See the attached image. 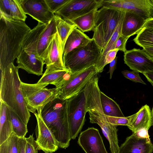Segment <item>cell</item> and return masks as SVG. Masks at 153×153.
<instances>
[{"label":"cell","mask_w":153,"mask_h":153,"mask_svg":"<svg viewBox=\"0 0 153 153\" xmlns=\"http://www.w3.org/2000/svg\"><path fill=\"white\" fill-rule=\"evenodd\" d=\"M31 30L25 22L7 17L0 12V68L3 71L19 55L23 41Z\"/></svg>","instance_id":"1"},{"label":"cell","mask_w":153,"mask_h":153,"mask_svg":"<svg viewBox=\"0 0 153 153\" xmlns=\"http://www.w3.org/2000/svg\"><path fill=\"white\" fill-rule=\"evenodd\" d=\"M18 69L11 63L1 72L0 102L13 111L27 125L31 115L25 101Z\"/></svg>","instance_id":"2"},{"label":"cell","mask_w":153,"mask_h":153,"mask_svg":"<svg viewBox=\"0 0 153 153\" xmlns=\"http://www.w3.org/2000/svg\"><path fill=\"white\" fill-rule=\"evenodd\" d=\"M68 100L57 98L40 111L44 122L53 134L59 148L66 149L70 137L68 114Z\"/></svg>","instance_id":"3"},{"label":"cell","mask_w":153,"mask_h":153,"mask_svg":"<svg viewBox=\"0 0 153 153\" xmlns=\"http://www.w3.org/2000/svg\"><path fill=\"white\" fill-rule=\"evenodd\" d=\"M47 25L38 22L25 36L21 51L17 58V67L19 69L29 74L43 75L44 61L39 55L38 48L39 38Z\"/></svg>","instance_id":"4"},{"label":"cell","mask_w":153,"mask_h":153,"mask_svg":"<svg viewBox=\"0 0 153 153\" xmlns=\"http://www.w3.org/2000/svg\"><path fill=\"white\" fill-rule=\"evenodd\" d=\"M125 12L103 7L96 11L92 39L102 51L124 18Z\"/></svg>","instance_id":"5"},{"label":"cell","mask_w":153,"mask_h":153,"mask_svg":"<svg viewBox=\"0 0 153 153\" xmlns=\"http://www.w3.org/2000/svg\"><path fill=\"white\" fill-rule=\"evenodd\" d=\"M92 39L85 46L75 49L63 57L66 69L74 73L97 65L102 51Z\"/></svg>","instance_id":"6"},{"label":"cell","mask_w":153,"mask_h":153,"mask_svg":"<svg viewBox=\"0 0 153 153\" xmlns=\"http://www.w3.org/2000/svg\"><path fill=\"white\" fill-rule=\"evenodd\" d=\"M25 103L28 111L33 114L41 111L48 103L58 98L59 89H49L46 84H28L21 82Z\"/></svg>","instance_id":"7"},{"label":"cell","mask_w":153,"mask_h":153,"mask_svg":"<svg viewBox=\"0 0 153 153\" xmlns=\"http://www.w3.org/2000/svg\"><path fill=\"white\" fill-rule=\"evenodd\" d=\"M98 74L96 65L74 73L69 71L58 88V98L68 100L78 94Z\"/></svg>","instance_id":"8"},{"label":"cell","mask_w":153,"mask_h":153,"mask_svg":"<svg viewBox=\"0 0 153 153\" xmlns=\"http://www.w3.org/2000/svg\"><path fill=\"white\" fill-rule=\"evenodd\" d=\"M89 83L78 94L68 100V118L71 139L76 138L85 124Z\"/></svg>","instance_id":"9"},{"label":"cell","mask_w":153,"mask_h":153,"mask_svg":"<svg viewBox=\"0 0 153 153\" xmlns=\"http://www.w3.org/2000/svg\"><path fill=\"white\" fill-rule=\"evenodd\" d=\"M102 0H69L55 14L69 22L102 7Z\"/></svg>","instance_id":"10"},{"label":"cell","mask_w":153,"mask_h":153,"mask_svg":"<svg viewBox=\"0 0 153 153\" xmlns=\"http://www.w3.org/2000/svg\"><path fill=\"white\" fill-rule=\"evenodd\" d=\"M61 41L57 32L53 36L43 57L46 70L44 73L66 69L63 59Z\"/></svg>","instance_id":"11"},{"label":"cell","mask_w":153,"mask_h":153,"mask_svg":"<svg viewBox=\"0 0 153 153\" xmlns=\"http://www.w3.org/2000/svg\"><path fill=\"white\" fill-rule=\"evenodd\" d=\"M124 61L131 69L143 74L153 71V59L143 49L127 50L124 53Z\"/></svg>","instance_id":"12"},{"label":"cell","mask_w":153,"mask_h":153,"mask_svg":"<svg viewBox=\"0 0 153 153\" xmlns=\"http://www.w3.org/2000/svg\"><path fill=\"white\" fill-rule=\"evenodd\" d=\"M34 114L37 120L36 141L39 150H42L45 153L55 152L59 147L53 134L44 122L40 111Z\"/></svg>","instance_id":"13"},{"label":"cell","mask_w":153,"mask_h":153,"mask_svg":"<svg viewBox=\"0 0 153 153\" xmlns=\"http://www.w3.org/2000/svg\"><path fill=\"white\" fill-rule=\"evenodd\" d=\"M18 0L24 13L39 22L47 25L55 17L45 0Z\"/></svg>","instance_id":"14"},{"label":"cell","mask_w":153,"mask_h":153,"mask_svg":"<svg viewBox=\"0 0 153 153\" xmlns=\"http://www.w3.org/2000/svg\"><path fill=\"white\" fill-rule=\"evenodd\" d=\"M77 143L85 153H108L99 131L93 127L81 132Z\"/></svg>","instance_id":"15"},{"label":"cell","mask_w":153,"mask_h":153,"mask_svg":"<svg viewBox=\"0 0 153 153\" xmlns=\"http://www.w3.org/2000/svg\"><path fill=\"white\" fill-rule=\"evenodd\" d=\"M153 145L149 137H140L133 133L120 147L117 153H152Z\"/></svg>","instance_id":"16"},{"label":"cell","mask_w":153,"mask_h":153,"mask_svg":"<svg viewBox=\"0 0 153 153\" xmlns=\"http://www.w3.org/2000/svg\"><path fill=\"white\" fill-rule=\"evenodd\" d=\"M118 9L135 13L146 20L153 18V6L150 0H119Z\"/></svg>","instance_id":"17"},{"label":"cell","mask_w":153,"mask_h":153,"mask_svg":"<svg viewBox=\"0 0 153 153\" xmlns=\"http://www.w3.org/2000/svg\"><path fill=\"white\" fill-rule=\"evenodd\" d=\"M128 118L129 123L128 127L133 133L143 130L148 131L153 125L152 111L147 105L143 106L137 112Z\"/></svg>","instance_id":"18"},{"label":"cell","mask_w":153,"mask_h":153,"mask_svg":"<svg viewBox=\"0 0 153 153\" xmlns=\"http://www.w3.org/2000/svg\"><path fill=\"white\" fill-rule=\"evenodd\" d=\"M146 20L133 13L126 12L123 21L121 34L130 37L137 34L143 27Z\"/></svg>","instance_id":"19"},{"label":"cell","mask_w":153,"mask_h":153,"mask_svg":"<svg viewBox=\"0 0 153 153\" xmlns=\"http://www.w3.org/2000/svg\"><path fill=\"white\" fill-rule=\"evenodd\" d=\"M92 39L76 27L75 28L66 41L63 51V56L75 49L85 46Z\"/></svg>","instance_id":"20"},{"label":"cell","mask_w":153,"mask_h":153,"mask_svg":"<svg viewBox=\"0 0 153 153\" xmlns=\"http://www.w3.org/2000/svg\"><path fill=\"white\" fill-rule=\"evenodd\" d=\"M13 133L8 107L0 102V145L6 141Z\"/></svg>","instance_id":"21"},{"label":"cell","mask_w":153,"mask_h":153,"mask_svg":"<svg viewBox=\"0 0 153 153\" xmlns=\"http://www.w3.org/2000/svg\"><path fill=\"white\" fill-rule=\"evenodd\" d=\"M57 32L54 17L48 25L39 39L38 48V52L39 56L43 60L47 49L53 36Z\"/></svg>","instance_id":"22"},{"label":"cell","mask_w":153,"mask_h":153,"mask_svg":"<svg viewBox=\"0 0 153 153\" xmlns=\"http://www.w3.org/2000/svg\"><path fill=\"white\" fill-rule=\"evenodd\" d=\"M100 98L102 108L105 116L125 117L119 105L101 91L100 92Z\"/></svg>","instance_id":"23"},{"label":"cell","mask_w":153,"mask_h":153,"mask_svg":"<svg viewBox=\"0 0 153 153\" xmlns=\"http://www.w3.org/2000/svg\"><path fill=\"white\" fill-rule=\"evenodd\" d=\"M124 18L120 22L105 47L102 51L101 56L96 65L98 74L101 73L103 71L104 68L105 66V60L106 54L110 51L114 49L116 42L119 37L122 35V27Z\"/></svg>","instance_id":"24"},{"label":"cell","mask_w":153,"mask_h":153,"mask_svg":"<svg viewBox=\"0 0 153 153\" xmlns=\"http://www.w3.org/2000/svg\"><path fill=\"white\" fill-rule=\"evenodd\" d=\"M94 10L76 18L69 22L75 25L79 30L84 33L93 30L96 11Z\"/></svg>","instance_id":"25"},{"label":"cell","mask_w":153,"mask_h":153,"mask_svg":"<svg viewBox=\"0 0 153 153\" xmlns=\"http://www.w3.org/2000/svg\"><path fill=\"white\" fill-rule=\"evenodd\" d=\"M55 18L56 28L61 40L62 49L63 52L67 38L72 30L76 27L57 15L55 14Z\"/></svg>","instance_id":"26"},{"label":"cell","mask_w":153,"mask_h":153,"mask_svg":"<svg viewBox=\"0 0 153 153\" xmlns=\"http://www.w3.org/2000/svg\"><path fill=\"white\" fill-rule=\"evenodd\" d=\"M69 71L65 69L44 73L37 83L50 84L55 85L56 88H57L63 81L65 74Z\"/></svg>","instance_id":"27"},{"label":"cell","mask_w":153,"mask_h":153,"mask_svg":"<svg viewBox=\"0 0 153 153\" xmlns=\"http://www.w3.org/2000/svg\"><path fill=\"white\" fill-rule=\"evenodd\" d=\"M8 107L12 125V133L18 137H25L28 132L27 125L16 113Z\"/></svg>","instance_id":"28"},{"label":"cell","mask_w":153,"mask_h":153,"mask_svg":"<svg viewBox=\"0 0 153 153\" xmlns=\"http://www.w3.org/2000/svg\"><path fill=\"white\" fill-rule=\"evenodd\" d=\"M133 41L142 48L146 46L153 47V29L143 27Z\"/></svg>","instance_id":"29"},{"label":"cell","mask_w":153,"mask_h":153,"mask_svg":"<svg viewBox=\"0 0 153 153\" xmlns=\"http://www.w3.org/2000/svg\"><path fill=\"white\" fill-rule=\"evenodd\" d=\"M18 137L13 133L8 139L0 145V153H18Z\"/></svg>","instance_id":"30"},{"label":"cell","mask_w":153,"mask_h":153,"mask_svg":"<svg viewBox=\"0 0 153 153\" xmlns=\"http://www.w3.org/2000/svg\"><path fill=\"white\" fill-rule=\"evenodd\" d=\"M27 16L18 0H10V18L25 22Z\"/></svg>","instance_id":"31"},{"label":"cell","mask_w":153,"mask_h":153,"mask_svg":"<svg viewBox=\"0 0 153 153\" xmlns=\"http://www.w3.org/2000/svg\"><path fill=\"white\" fill-rule=\"evenodd\" d=\"M25 139L26 153H38L39 148L33 134L30 135L28 137H25Z\"/></svg>","instance_id":"32"},{"label":"cell","mask_w":153,"mask_h":153,"mask_svg":"<svg viewBox=\"0 0 153 153\" xmlns=\"http://www.w3.org/2000/svg\"><path fill=\"white\" fill-rule=\"evenodd\" d=\"M50 10L55 14L69 0H45Z\"/></svg>","instance_id":"33"},{"label":"cell","mask_w":153,"mask_h":153,"mask_svg":"<svg viewBox=\"0 0 153 153\" xmlns=\"http://www.w3.org/2000/svg\"><path fill=\"white\" fill-rule=\"evenodd\" d=\"M121 72L125 77L133 82L146 84L140 76L139 72L138 71L125 70L122 71Z\"/></svg>","instance_id":"34"},{"label":"cell","mask_w":153,"mask_h":153,"mask_svg":"<svg viewBox=\"0 0 153 153\" xmlns=\"http://www.w3.org/2000/svg\"><path fill=\"white\" fill-rule=\"evenodd\" d=\"M108 122L110 124L117 126H128L129 124L128 117H116L105 116Z\"/></svg>","instance_id":"35"},{"label":"cell","mask_w":153,"mask_h":153,"mask_svg":"<svg viewBox=\"0 0 153 153\" xmlns=\"http://www.w3.org/2000/svg\"><path fill=\"white\" fill-rule=\"evenodd\" d=\"M10 0H0V12L7 17L10 18Z\"/></svg>","instance_id":"36"},{"label":"cell","mask_w":153,"mask_h":153,"mask_svg":"<svg viewBox=\"0 0 153 153\" xmlns=\"http://www.w3.org/2000/svg\"><path fill=\"white\" fill-rule=\"evenodd\" d=\"M129 38L122 35H121L116 42L114 49H117L124 53L126 52L127 51L126 45L127 41Z\"/></svg>","instance_id":"37"},{"label":"cell","mask_w":153,"mask_h":153,"mask_svg":"<svg viewBox=\"0 0 153 153\" xmlns=\"http://www.w3.org/2000/svg\"><path fill=\"white\" fill-rule=\"evenodd\" d=\"M118 51V50L117 49H114L110 50L107 53L105 60V65L109 63L115 58L117 53Z\"/></svg>","instance_id":"38"},{"label":"cell","mask_w":153,"mask_h":153,"mask_svg":"<svg viewBox=\"0 0 153 153\" xmlns=\"http://www.w3.org/2000/svg\"><path fill=\"white\" fill-rule=\"evenodd\" d=\"M26 140L25 137H18V153H26Z\"/></svg>","instance_id":"39"},{"label":"cell","mask_w":153,"mask_h":153,"mask_svg":"<svg viewBox=\"0 0 153 153\" xmlns=\"http://www.w3.org/2000/svg\"><path fill=\"white\" fill-rule=\"evenodd\" d=\"M117 56H116L115 58L109 63V69L107 73L110 74V79H111L114 73V72L116 68Z\"/></svg>","instance_id":"40"},{"label":"cell","mask_w":153,"mask_h":153,"mask_svg":"<svg viewBox=\"0 0 153 153\" xmlns=\"http://www.w3.org/2000/svg\"><path fill=\"white\" fill-rule=\"evenodd\" d=\"M143 74L148 81L152 84L153 86V71L148 72Z\"/></svg>","instance_id":"41"},{"label":"cell","mask_w":153,"mask_h":153,"mask_svg":"<svg viewBox=\"0 0 153 153\" xmlns=\"http://www.w3.org/2000/svg\"><path fill=\"white\" fill-rule=\"evenodd\" d=\"M142 48L153 59V47L146 46Z\"/></svg>","instance_id":"42"},{"label":"cell","mask_w":153,"mask_h":153,"mask_svg":"<svg viewBox=\"0 0 153 153\" xmlns=\"http://www.w3.org/2000/svg\"><path fill=\"white\" fill-rule=\"evenodd\" d=\"M143 27L153 29V18L146 20Z\"/></svg>","instance_id":"43"},{"label":"cell","mask_w":153,"mask_h":153,"mask_svg":"<svg viewBox=\"0 0 153 153\" xmlns=\"http://www.w3.org/2000/svg\"><path fill=\"white\" fill-rule=\"evenodd\" d=\"M152 119H153V107L152 108Z\"/></svg>","instance_id":"44"},{"label":"cell","mask_w":153,"mask_h":153,"mask_svg":"<svg viewBox=\"0 0 153 153\" xmlns=\"http://www.w3.org/2000/svg\"><path fill=\"white\" fill-rule=\"evenodd\" d=\"M153 6V0H150Z\"/></svg>","instance_id":"45"}]
</instances>
